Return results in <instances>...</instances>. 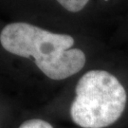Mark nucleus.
I'll list each match as a JSON object with an SVG mask.
<instances>
[{
    "label": "nucleus",
    "mask_w": 128,
    "mask_h": 128,
    "mask_svg": "<svg viewBox=\"0 0 128 128\" xmlns=\"http://www.w3.org/2000/svg\"><path fill=\"white\" fill-rule=\"evenodd\" d=\"M0 43L10 53L32 57L38 68L52 80L70 77L86 64L84 51L72 48L75 41L70 35L53 33L25 22L5 26Z\"/></svg>",
    "instance_id": "nucleus-1"
},
{
    "label": "nucleus",
    "mask_w": 128,
    "mask_h": 128,
    "mask_svg": "<svg viewBox=\"0 0 128 128\" xmlns=\"http://www.w3.org/2000/svg\"><path fill=\"white\" fill-rule=\"evenodd\" d=\"M75 93L70 116L74 124L82 128H104L115 124L122 117L127 102L124 86L104 70L84 74Z\"/></svg>",
    "instance_id": "nucleus-2"
},
{
    "label": "nucleus",
    "mask_w": 128,
    "mask_h": 128,
    "mask_svg": "<svg viewBox=\"0 0 128 128\" xmlns=\"http://www.w3.org/2000/svg\"><path fill=\"white\" fill-rule=\"evenodd\" d=\"M88 1L89 0H57L60 5L71 12H77L82 10Z\"/></svg>",
    "instance_id": "nucleus-3"
},
{
    "label": "nucleus",
    "mask_w": 128,
    "mask_h": 128,
    "mask_svg": "<svg viewBox=\"0 0 128 128\" xmlns=\"http://www.w3.org/2000/svg\"><path fill=\"white\" fill-rule=\"evenodd\" d=\"M19 128H53L50 124L40 119H32L26 120Z\"/></svg>",
    "instance_id": "nucleus-4"
},
{
    "label": "nucleus",
    "mask_w": 128,
    "mask_h": 128,
    "mask_svg": "<svg viewBox=\"0 0 128 128\" xmlns=\"http://www.w3.org/2000/svg\"><path fill=\"white\" fill-rule=\"evenodd\" d=\"M105 1H108V0H105Z\"/></svg>",
    "instance_id": "nucleus-5"
}]
</instances>
